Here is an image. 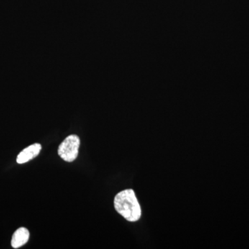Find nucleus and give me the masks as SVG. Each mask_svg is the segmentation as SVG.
Masks as SVG:
<instances>
[{"mask_svg": "<svg viewBox=\"0 0 249 249\" xmlns=\"http://www.w3.org/2000/svg\"><path fill=\"white\" fill-rule=\"evenodd\" d=\"M114 208L129 222L138 221L142 216V209L133 190H124L114 197Z\"/></svg>", "mask_w": 249, "mask_h": 249, "instance_id": "f257e3e1", "label": "nucleus"}, {"mask_svg": "<svg viewBox=\"0 0 249 249\" xmlns=\"http://www.w3.org/2000/svg\"><path fill=\"white\" fill-rule=\"evenodd\" d=\"M29 231L26 228L21 227L16 231L11 240V246L14 249H18L27 243L29 239Z\"/></svg>", "mask_w": 249, "mask_h": 249, "instance_id": "20e7f679", "label": "nucleus"}, {"mask_svg": "<svg viewBox=\"0 0 249 249\" xmlns=\"http://www.w3.org/2000/svg\"><path fill=\"white\" fill-rule=\"evenodd\" d=\"M41 150H42V145L40 143H34L26 147L18 155V163L22 164L32 160L40 154Z\"/></svg>", "mask_w": 249, "mask_h": 249, "instance_id": "7ed1b4c3", "label": "nucleus"}, {"mask_svg": "<svg viewBox=\"0 0 249 249\" xmlns=\"http://www.w3.org/2000/svg\"><path fill=\"white\" fill-rule=\"evenodd\" d=\"M80 140L75 134L68 136L59 145L58 153L60 158L67 162H73L78 155Z\"/></svg>", "mask_w": 249, "mask_h": 249, "instance_id": "f03ea898", "label": "nucleus"}]
</instances>
